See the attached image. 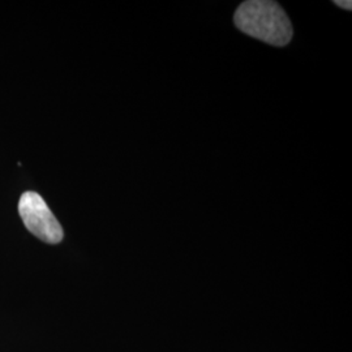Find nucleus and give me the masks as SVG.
Segmentation results:
<instances>
[{"mask_svg":"<svg viewBox=\"0 0 352 352\" xmlns=\"http://www.w3.org/2000/svg\"><path fill=\"white\" fill-rule=\"evenodd\" d=\"M234 21L243 33L273 46H286L292 38L291 21L277 1H244Z\"/></svg>","mask_w":352,"mask_h":352,"instance_id":"1","label":"nucleus"},{"mask_svg":"<svg viewBox=\"0 0 352 352\" xmlns=\"http://www.w3.org/2000/svg\"><path fill=\"white\" fill-rule=\"evenodd\" d=\"M19 213L26 228L38 239L49 244H58L63 240V228L59 221L36 192L23 193L19 201Z\"/></svg>","mask_w":352,"mask_h":352,"instance_id":"2","label":"nucleus"},{"mask_svg":"<svg viewBox=\"0 0 352 352\" xmlns=\"http://www.w3.org/2000/svg\"><path fill=\"white\" fill-rule=\"evenodd\" d=\"M336 4L340 8H344V10H349V11L352 10V1H350V0H347V1L346 0H337Z\"/></svg>","mask_w":352,"mask_h":352,"instance_id":"3","label":"nucleus"}]
</instances>
